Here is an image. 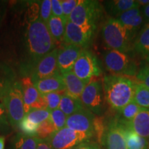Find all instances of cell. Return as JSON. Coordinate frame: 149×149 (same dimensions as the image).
Here are the masks:
<instances>
[{
    "instance_id": "cell-11",
    "label": "cell",
    "mask_w": 149,
    "mask_h": 149,
    "mask_svg": "<svg viewBox=\"0 0 149 149\" xmlns=\"http://www.w3.org/2000/svg\"><path fill=\"white\" fill-rule=\"evenodd\" d=\"M20 84L23 92L25 114L29 113L30 110L33 109H47V104L45 98L37 91L31 77H24Z\"/></svg>"
},
{
    "instance_id": "cell-8",
    "label": "cell",
    "mask_w": 149,
    "mask_h": 149,
    "mask_svg": "<svg viewBox=\"0 0 149 149\" xmlns=\"http://www.w3.org/2000/svg\"><path fill=\"white\" fill-rule=\"evenodd\" d=\"M93 134L75 131L68 127L56 130L46 139L53 149H73L84 141L90 140Z\"/></svg>"
},
{
    "instance_id": "cell-23",
    "label": "cell",
    "mask_w": 149,
    "mask_h": 149,
    "mask_svg": "<svg viewBox=\"0 0 149 149\" xmlns=\"http://www.w3.org/2000/svg\"><path fill=\"white\" fill-rule=\"evenodd\" d=\"M126 149H148L149 141L127 126L125 128Z\"/></svg>"
},
{
    "instance_id": "cell-13",
    "label": "cell",
    "mask_w": 149,
    "mask_h": 149,
    "mask_svg": "<svg viewBox=\"0 0 149 149\" xmlns=\"http://www.w3.org/2000/svg\"><path fill=\"white\" fill-rule=\"evenodd\" d=\"M95 115L86 108L79 110L70 116L67 117L66 127L81 133L93 135V122Z\"/></svg>"
},
{
    "instance_id": "cell-45",
    "label": "cell",
    "mask_w": 149,
    "mask_h": 149,
    "mask_svg": "<svg viewBox=\"0 0 149 149\" xmlns=\"http://www.w3.org/2000/svg\"><path fill=\"white\" fill-rule=\"evenodd\" d=\"M148 149H149V146H148Z\"/></svg>"
},
{
    "instance_id": "cell-30",
    "label": "cell",
    "mask_w": 149,
    "mask_h": 149,
    "mask_svg": "<svg viewBox=\"0 0 149 149\" xmlns=\"http://www.w3.org/2000/svg\"><path fill=\"white\" fill-rule=\"evenodd\" d=\"M56 128L49 119L41 123L37 131L36 136L39 139H47L56 131Z\"/></svg>"
},
{
    "instance_id": "cell-15",
    "label": "cell",
    "mask_w": 149,
    "mask_h": 149,
    "mask_svg": "<svg viewBox=\"0 0 149 149\" xmlns=\"http://www.w3.org/2000/svg\"><path fill=\"white\" fill-rule=\"evenodd\" d=\"M125 28L131 41L135 40L143 27L144 20L140 8H134L121 14L116 18Z\"/></svg>"
},
{
    "instance_id": "cell-25",
    "label": "cell",
    "mask_w": 149,
    "mask_h": 149,
    "mask_svg": "<svg viewBox=\"0 0 149 149\" xmlns=\"http://www.w3.org/2000/svg\"><path fill=\"white\" fill-rule=\"evenodd\" d=\"M141 109V108L139 107L133 100L124 108H122L120 111H117L118 113L115 118L121 124L126 126L131 122L132 120L135 117V115L139 113Z\"/></svg>"
},
{
    "instance_id": "cell-3",
    "label": "cell",
    "mask_w": 149,
    "mask_h": 149,
    "mask_svg": "<svg viewBox=\"0 0 149 149\" xmlns=\"http://www.w3.org/2000/svg\"><path fill=\"white\" fill-rule=\"evenodd\" d=\"M102 36L104 44L110 49L127 53L133 48V43L128 32L116 18L110 17L104 22Z\"/></svg>"
},
{
    "instance_id": "cell-38",
    "label": "cell",
    "mask_w": 149,
    "mask_h": 149,
    "mask_svg": "<svg viewBox=\"0 0 149 149\" xmlns=\"http://www.w3.org/2000/svg\"><path fill=\"white\" fill-rule=\"evenodd\" d=\"M51 8L52 15L57 17H64L62 8H61V1H59V0H51Z\"/></svg>"
},
{
    "instance_id": "cell-6",
    "label": "cell",
    "mask_w": 149,
    "mask_h": 149,
    "mask_svg": "<svg viewBox=\"0 0 149 149\" xmlns=\"http://www.w3.org/2000/svg\"><path fill=\"white\" fill-rule=\"evenodd\" d=\"M103 60L107 69L113 75H137V66L126 53L109 49L104 52Z\"/></svg>"
},
{
    "instance_id": "cell-9",
    "label": "cell",
    "mask_w": 149,
    "mask_h": 149,
    "mask_svg": "<svg viewBox=\"0 0 149 149\" xmlns=\"http://www.w3.org/2000/svg\"><path fill=\"white\" fill-rule=\"evenodd\" d=\"M72 70L77 77L84 81H91L93 77H99L102 74L95 55L86 49H84L78 57Z\"/></svg>"
},
{
    "instance_id": "cell-33",
    "label": "cell",
    "mask_w": 149,
    "mask_h": 149,
    "mask_svg": "<svg viewBox=\"0 0 149 149\" xmlns=\"http://www.w3.org/2000/svg\"><path fill=\"white\" fill-rule=\"evenodd\" d=\"M39 126L40 125H37L34 123L31 122L25 117H24V118L20 122L19 128L23 132L24 135L29 136H36Z\"/></svg>"
},
{
    "instance_id": "cell-37",
    "label": "cell",
    "mask_w": 149,
    "mask_h": 149,
    "mask_svg": "<svg viewBox=\"0 0 149 149\" xmlns=\"http://www.w3.org/2000/svg\"><path fill=\"white\" fill-rule=\"evenodd\" d=\"M9 121L7 111L3 102L0 103V132H5L8 130Z\"/></svg>"
},
{
    "instance_id": "cell-40",
    "label": "cell",
    "mask_w": 149,
    "mask_h": 149,
    "mask_svg": "<svg viewBox=\"0 0 149 149\" xmlns=\"http://www.w3.org/2000/svg\"><path fill=\"white\" fill-rule=\"evenodd\" d=\"M73 149H100V146L97 141H86L74 147Z\"/></svg>"
},
{
    "instance_id": "cell-10",
    "label": "cell",
    "mask_w": 149,
    "mask_h": 149,
    "mask_svg": "<svg viewBox=\"0 0 149 149\" xmlns=\"http://www.w3.org/2000/svg\"><path fill=\"white\" fill-rule=\"evenodd\" d=\"M57 54L58 48H55L35 63L30 77L33 82L61 73L57 66Z\"/></svg>"
},
{
    "instance_id": "cell-20",
    "label": "cell",
    "mask_w": 149,
    "mask_h": 149,
    "mask_svg": "<svg viewBox=\"0 0 149 149\" xmlns=\"http://www.w3.org/2000/svg\"><path fill=\"white\" fill-rule=\"evenodd\" d=\"M132 50L146 61H149V23L141 28L133 43Z\"/></svg>"
},
{
    "instance_id": "cell-36",
    "label": "cell",
    "mask_w": 149,
    "mask_h": 149,
    "mask_svg": "<svg viewBox=\"0 0 149 149\" xmlns=\"http://www.w3.org/2000/svg\"><path fill=\"white\" fill-rule=\"evenodd\" d=\"M79 0H64L61 1V8L65 18L68 19L70 14L79 3Z\"/></svg>"
},
{
    "instance_id": "cell-12",
    "label": "cell",
    "mask_w": 149,
    "mask_h": 149,
    "mask_svg": "<svg viewBox=\"0 0 149 149\" xmlns=\"http://www.w3.org/2000/svg\"><path fill=\"white\" fill-rule=\"evenodd\" d=\"M95 30L88 28H82L67 21L64 42L66 44L79 46L85 49L91 44Z\"/></svg>"
},
{
    "instance_id": "cell-21",
    "label": "cell",
    "mask_w": 149,
    "mask_h": 149,
    "mask_svg": "<svg viewBox=\"0 0 149 149\" xmlns=\"http://www.w3.org/2000/svg\"><path fill=\"white\" fill-rule=\"evenodd\" d=\"M107 12L111 17L117 18L121 14L134 8H139L137 1L134 0H114L104 1Z\"/></svg>"
},
{
    "instance_id": "cell-44",
    "label": "cell",
    "mask_w": 149,
    "mask_h": 149,
    "mask_svg": "<svg viewBox=\"0 0 149 149\" xmlns=\"http://www.w3.org/2000/svg\"><path fill=\"white\" fill-rule=\"evenodd\" d=\"M5 138L3 137H0V149H4Z\"/></svg>"
},
{
    "instance_id": "cell-14",
    "label": "cell",
    "mask_w": 149,
    "mask_h": 149,
    "mask_svg": "<svg viewBox=\"0 0 149 149\" xmlns=\"http://www.w3.org/2000/svg\"><path fill=\"white\" fill-rule=\"evenodd\" d=\"M126 126L116 118L108 124L105 144L107 149H126L125 141Z\"/></svg>"
},
{
    "instance_id": "cell-27",
    "label": "cell",
    "mask_w": 149,
    "mask_h": 149,
    "mask_svg": "<svg viewBox=\"0 0 149 149\" xmlns=\"http://www.w3.org/2000/svg\"><path fill=\"white\" fill-rule=\"evenodd\" d=\"M108 125L106 124L105 118L102 116H95L93 122V136L96 138L99 144H105L106 134Z\"/></svg>"
},
{
    "instance_id": "cell-31",
    "label": "cell",
    "mask_w": 149,
    "mask_h": 149,
    "mask_svg": "<svg viewBox=\"0 0 149 149\" xmlns=\"http://www.w3.org/2000/svg\"><path fill=\"white\" fill-rule=\"evenodd\" d=\"M50 120L53 122L56 130H58L66 127L67 116L59 109L50 111Z\"/></svg>"
},
{
    "instance_id": "cell-34",
    "label": "cell",
    "mask_w": 149,
    "mask_h": 149,
    "mask_svg": "<svg viewBox=\"0 0 149 149\" xmlns=\"http://www.w3.org/2000/svg\"><path fill=\"white\" fill-rule=\"evenodd\" d=\"M52 16V8L51 0H44L42 2L40 8V19L46 24Z\"/></svg>"
},
{
    "instance_id": "cell-26",
    "label": "cell",
    "mask_w": 149,
    "mask_h": 149,
    "mask_svg": "<svg viewBox=\"0 0 149 149\" xmlns=\"http://www.w3.org/2000/svg\"><path fill=\"white\" fill-rule=\"evenodd\" d=\"M133 101L141 109H149V88L142 83H136Z\"/></svg>"
},
{
    "instance_id": "cell-1",
    "label": "cell",
    "mask_w": 149,
    "mask_h": 149,
    "mask_svg": "<svg viewBox=\"0 0 149 149\" xmlns=\"http://www.w3.org/2000/svg\"><path fill=\"white\" fill-rule=\"evenodd\" d=\"M102 81L105 100L112 109L120 111L133 100L136 83L129 78L112 74Z\"/></svg>"
},
{
    "instance_id": "cell-24",
    "label": "cell",
    "mask_w": 149,
    "mask_h": 149,
    "mask_svg": "<svg viewBox=\"0 0 149 149\" xmlns=\"http://www.w3.org/2000/svg\"><path fill=\"white\" fill-rule=\"evenodd\" d=\"M84 107L80 99H75L72 97L66 94L65 92L62 95L61 100L59 104V109L61 110L67 117L70 116Z\"/></svg>"
},
{
    "instance_id": "cell-16",
    "label": "cell",
    "mask_w": 149,
    "mask_h": 149,
    "mask_svg": "<svg viewBox=\"0 0 149 149\" xmlns=\"http://www.w3.org/2000/svg\"><path fill=\"white\" fill-rule=\"evenodd\" d=\"M84 48L70 44H66L61 48H58L57 66L61 73L72 70Z\"/></svg>"
},
{
    "instance_id": "cell-18",
    "label": "cell",
    "mask_w": 149,
    "mask_h": 149,
    "mask_svg": "<svg viewBox=\"0 0 149 149\" xmlns=\"http://www.w3.org/2000/svg\"><path fill=\"white\" fill-rule=\"evenodd\" d=\"M33 83L41 95L54 92H66V88L61 73L54 74Z\"/></svg>"
},
{
    "instance_id": "cell-19",
    "label": "cell",
    "mask_w": 149,
    "mask_h": 149,
    "mask_svg": "<svg viewBox=\"0 0 149 149\" xmlns=\"http://www.w3.org/2000/svg\"><path fill=\"white\" fill-rule=\"evenodd\" d=\"M126 126L149 141V109H141Z\"/></svg>"
},
{
    "instance_id": "cell-42",
    "label": "cell",
    "mask_w": 149,
    "mask_h": 149,
    "mask_svg": "<svg viewBox=\"0 0 149 149\" xmlns=\"http://www.w3.org/2000/svg\"><path fill=\"white\" fill-rule=\"evenodd\" d=\"M141 14H142L143 18H144V22L146 24L149 23V4L146 6L142 7L141 9Z\"/></svg>"
},
{
    "instance_id": "cell-43",
    "label": "cell",
    "mask_w": 149,
    "mask_h": 149,
    "mask_svg": "<svg viewBox=\"0 0 149 149\" xmlns=\"http://www.w3.org/2000/svg\"><path fill=\"white\" fill-rule=\"evenodd\" d=\"M137 3L139 8L140 7L142 8V7H144L149 4V0H138V1H137Z\"/></svg>"
},
{
    "instance_id": "cell-39",
    "label": "cell",
    "mask_w": 149,
    "mask_h": 149,
    "mask_svg": "<svg viewBox=\"0 0 149 149\" xmlns=\"http://www.w3.org/2000/svg\"><path fill=\"white\" fill-rule=\"evenodd\" d=\"M12 83L10 80L6 79L3 74H0V100H2L6 92Z\"/></svg>"
},
{
    "instance_id": "cell-35",
    "label": "cell",
    "mask_w": 149,
    "mask_h": 149,
    "mask_svg": "<svg viewBox=\"0 0 149 149\" xmlns=\"http://www.w3.org/2000/svg\"><path fill=\"white\" fill-rule=\"evenodd\" d=\"M136 77L140 83L144 84L149 88V61H146L141 67L140 69L137 71Z\"/></svg>"
},
{
    "instance_id": "cell-22",
    "label": "cell",
    "mask_w": 149,
    "mask_h": 149,
    "mask_svg": "<svg viewBox=\"0 0 149 149\" xmlns=\"http://www.w3.org/2000/svg\"><path fill=\"white\" fill-rule=\"evenodd\" d=\"M68 19L65 17H57L52 15L48 20L47 24L48 29L55 41L60 42L64 41L65 29Z\"/></svg>"
},
{
    "instance_id": "cell-7",
    "label": "cell",
    "mask_w": 149,
    "mask_h": 149,
    "mask_svg": "<svg viewBox=\"0 0 149 149\" xmlns=\"http://www.w3.org/2000/svg\"><path fill=\"white\" fill-rule=\"evenodd\" d=\"M84 107L95 115L100 116L104 111V97L102 80H91L80 96Z\"/></svg>"
},
{
    "instance_id": "cell-4",
    "label": "cell",
    "mask_w": 149,
    "mask_h": 149,
    "mask_svg": "<svg viewBox=\"0 0 149 149\" xmlns=\"http://www.w3.org/2000/svg\"><path fill=\"white\" fill-rule=\"evenodd\" d=\"M102 13V6L98 1L81 0L68 20L80 27L96 30Z\"/></svg>"
},
{
    "instance_id": "cell-5",
    "label": "cell",
    "mask_w": 149,
    "mask_h": 149,
    "mask_svg": "<svg viewBox=\"0 0 149 149\" xmlns=\"http://www.w3.org/2000/svg\"><path fill=\"white\" fill-rule=\"evenodd\" d=\"M7 111L9 124L14 128H17L24 118V97L20 83L13 82L2 99Z\"/></svg>"
},
{
    "instance_id": "cell-29",
    "label": "cell",
    "mask_w": 149,
    "mask_h": 149,
    "mask_svg": "<svg viewBox=\"0 0 149 149\" xmlns=\"http://www.w3.org/2000/svg\"><path fill=\"white\" fill-rule=\"evenodd\" d=\"M50 111L48 109H36L30 110L29 113L25 114L24 117L31 122L37 125H40L41 123L50 118Z\"/></svg>"
},
{
    "instance_id": "cell-17",
    "label": "cell",
    "mask_w": 149,
    "mask_h": 149,
    "mask_svg": "<svg viewBox=\"0 0 149 149\" xmlns=\"http://www.w3.org/2000/svg\"><path fill=\"white\" fill-rule=\"evenodd\" d=\"M61 74L66 88V94L73 98L80 99V96L84 90L86 86L90 81L80 79L74 74L72 70L64 72Z\"/></svg>"
},
{
    "instance_id": "cell-32",
    "label": "cell",
    "mask_w": 149,
    "mask_h": 149,
    "mask_svg": "<svg viewBox=\"0 0 149 149\" xmlns=\"http://www.w3.org/2000/svg\"><path fill=\"white\" fill-rule=\"evenodd\" d=\"M64 92H54L47 94L42 95L47 104V109L50 111L59 109V104L61 100V97Z\"/></svg>"
},
{
    "instance_id": "cell-2",
    "label": "cell",
    "mask_w": 149,
    "mask_h": 149,
    "mask_svg": "<svg viewBox=\"0 0 149 149\" xmlns=\"http://www.w3.org/2000/svg\"><path fill=\"white\" fill-rule=\"evenodd\" d=\"M27 44L35 64L55 48V41L47 24L40 18L29 24L27 30Z\"/></svg>"
},
{
    "instance_id": "cell-41",
    "label": "cell",
    "mask_w": 149,
    "mask_h": 149,
    "mask_svg": "<svg viewBox=\"0 0 149 149\" xmlns=\"http://www.w3.org/2000/svg\"><path fill=\"white\" fill-rule=\"evenodd\" d=\"M37 149H53L46 139H38Z\"/></svg>"
},
{
    "instance_id": "cell-28",
    "label": "cell",
    "mask_w": 149,
    "mask_h": 149,
    "mask_svg": "<svg viewBox=\"0 0 149 149\" xmlns=\"http://www.w3.org/2000/svg\"><path fill=\"white\" fill-rule=\"evenodd\" d=\"M38 139L37 136L19 135L15 142V149H37Z\"/></svg>"
}]
</instances>
